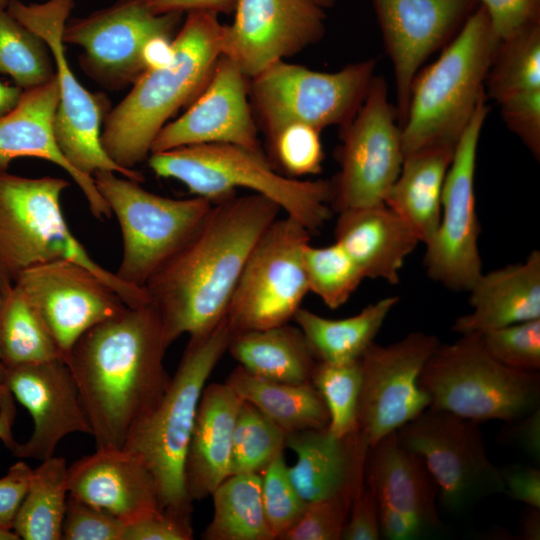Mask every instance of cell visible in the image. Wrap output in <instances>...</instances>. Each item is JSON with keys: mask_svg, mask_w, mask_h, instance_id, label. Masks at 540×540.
Here are the masks:
<instances>
[{"mask_svg": "<svg viewBox=\"0 0 540 540\" xmlns=\"http://www.w3.org/2000/svg\"><path fill=\"white\" fill-rule=\"evenodd\" d=\"M281 208L256 193L213 203L190 239L148 280L166 345L214 328L257 240Z\"/></svg>", "mask_w": 540, "mask_h": 540, "instance_id": "6da1fadb", "label": "cell"}, {"mask_svg": "<svg viewBox=\"0 0 540 540\" xmlns=\"http://www.w3.org/2000/svg\"><path fill=\"white\" fill-rule=\"evenodd\" d=\"M159 315L149 303L126 307L84 333L67 364L96 448H122L135 424L164 394L169 376Z\"/></svg>", "mask_w": 540, "mask_h": 540, "instance_id": "7a4b0ae2", "label": "cell"}, {"mask_svg": "<svg viewBox=\"0 0 540 540\" xmlns=\"http://www.w3.org/2000/svg\"><path fill=\"white\" fill-rule=\"evenodd\" d=\"M223 30L217 14L187 13L168 56L151 65L105 117L101 144L116 164L134 170L147 160L168 119L202 92L221 56Z\"/></svg>", "mask_w": 540, "mask_h": 540, "instance_id": "3957f363", "label": "cell"}, {"mask_svg": "<svg viewBox=\"0 0 540 540\" xmlns=\"http://www.w3.org/2000/svg\"><path fill=\"white\" fill-rule=\"evenodd\" d=\"M232 331L224 317L211 330L189 336L174 375L157 404L132 428L123 448L152 475L160 507L191 518L185 460L202 392L227 352Z\"/></svg>", "mask_w": 540, "mask_h": 540, "instance_id": "277c9868", "label": "cell"}, {"mask_svg": "<svg viewBox=\"0 0 540 540\" xmlns=\"http://www.w3.org/2000/svg\"><path fill=\"white\" fill-rule=\"evenodd\" d=\"M150 169L175 179L190 193L219 202L244 188L276 203L311 234L331 218L330 180H301L281 174L262 149L226 144H200L152 152Z\"/></svg>", "mask_w": 540, "mask_h": 540, "instance_id": "5b68a950", "label": "cell"}, {"mask_svg": "<svg viewBox=\"0 0 540 540\" xmlns=\"http://www.w3.org/2000/svg\"><path fill=\"white\" fill-rule=\"evenodd\" d=\"M69 185L63 178H30L0 170V290L31 267L68 260L106 281L128 307L149 304L144 288L123 282L99 265L74 236L61 207Z\"/></svg>", "mask_w": 540, "mask_h": 540, "instance_id": "8992f818", "label": "cell"}, {"mask_svg": "<svg viewBox=\"0 0 540 540\" xmlns=\"http://www.w3.org/2000/svg\"><path fill=\"white\" fill-rule=\"evenodd\" d=\"M499 43L481 5L438 59L416 74L401 125L404 156L424 147L456 145L485 93Z\"/></svg>", "mask_w": 540, "mask_h": 540, "instance_id": "52a82bcc", "label": "cell"}, {"mask_svg": "<svg viewBox=\"0 0 540 540\" xmlns=\"http://www.w3.org/2000/svg\"><path fill=\"white\" fill-rule=\"evenodd\" d=\"M431 408L476 422L518 420L540 408V374L507 367L484 348L480 335L439 344L419 376Z\"/></svg>", "mask_w": 540, "mask_h": 540, "instance_id": "ba28073f", "label": "cell"}, {"mask_svg": "<svg viewBox=\"0 0 540 540\" xmlns=\"http://www.w3.org/2000/svg\"><path fill=\"white\" fill-rule=\"evenodd\" d=\"M375 59L355 62L336 72L278 61L249 79L254 118L267 139L292 124L319 131L347 125L363 104L373 80Z\"/></svg>", "mask_w": 540, "mask_h": 540, "instance_id": "9c48e42d", "label": "cell"}, {"mask_svg": "<svg viewBox=\"0 0 540 540\" xmlns=\"http://www.w3.org/2000/svg\"><path fill=\"white\" fill-rule=\"evenodd\" d=\"M93 179L120 226L122 256L115 274L139 288L190 239L213 205L199 196L154 194L112 171L96 172Z\"/></svg>", "mask_w": 540, "mask_h": 540, "instance_id": "30bf717a", "label": "cell"}, {"mask_svg": "<svg viewBox=\"0 0 540 540\" xmlns=\"http://www.w3.org/2000/svg\"><path fill=\"white\" fill-rule=\"evenodd\" d=\"M182 14H155L143 0H118L67 20L62 39L81 47L82 69L100 85L120 89L164 60Z\"/></svg>", "mask_w": 540, "mask_h": 540, "instance_id": "8fae6325", "label": "cell"}, {"mask_svg": "<svg viewBox=\"0 0 540 540\" xmlns=\"http://www.w3.org/2000/svg\"><path fill=\"white\" fill-rule=\"evenodd\" d=\"M73 7L74 0H47L36 4L9 0L6 9L40 36L50 49L59 91L54 131L69 163L88 177L99 171H112L141 183L144 176L140 171L119 166L104 151L101 126L106 117V99L84 88L69 66L62 35Z\"/></svg>", "mask_w": 540, "mask_h": 540, "instance_id": "7c38bea8", "label": "cell"}, {"mask_svg": "<svg viewBox=\"0 0 540 540\" xmlns=\"http://www.w3.org/2000/svg\"><path fill=\"white\" fill-rule=\"evenodd\" d=\"M395 433L399 443L424 462L437 487V503L446 513L463 515L486 498L505 493L478 422L429 407Z\"/></svg>", "mask_w": 540, "mask_h": 540, "instance_id": "4fadbf2b", "label": "cell"}, {"mask_svg": "<svg viewBox=\"0 0 540 540\" xmlns=\"http://www.w3.org/2000/svg\"><path fill=\"white\" fill-rule=\"evenodd\" d=\"M311 233L295 219H275L252 248L225 318L232 333L289 323L309 292L303 250Z\"/></svg>", "mask_w": 540, "mask_h": 540, "instance_id": "5bb4252c", "label": "cell"}, {"mask_svg": "<svg viewBox=\"0 0 540 540\" xmlns=\"http://www.w3.org/2000/svg\"><path fill=\"white\" fill-rule=\"evenodd\" d=\"M397 112L388 101L387 85L374 77L354 118L341 127L337 149L339 172L330 180L337 213L384 202L404 160Z\"/></svg>", "mask_w": 540, "mask_h": 540, "instance_id": "9a60e30c", "label": "cell"}, {"mask_svg": "<svg viewBox=\"0 0 540 540\" xmlns=\"http://www.w3.org/2000/svg\"><path fill=\"white\" fill-rule=\"evenodd\" d=\"M489 108L484 93L458 139L441 198V217L423 259L430 279L452 291H469L482 274L475 168L480 133Z\"/></svg>", "mask_w": 540, "mask_h": 540, "instance_id": "2e32d148", "label": "cell"}, {"mask_svg": "<svg viewBox=\"0 0 540 540\" xmlns=\"http://www.w3.org/2000/svg\"><path fill=\"white\" fill-rule=\"evenodd\" d=\"M439 344L435 335L412 332L387 346L373 342L359 358L358 425L370 446L430 407L419 376Z\"/></svg>", "mask_w": 540, "mask_h": 540, "instance_id": "e0dca14e", "label": "cell"}, {"mask_svg": "<svg viewBox=\"0 0 540 540\" xmlns=\"http://www.w3.org/2000/svg\"><path fill=\"white\" fill-rule=\"evenodd\" d=\"M14 284L40 314L66 363L84 333L127 307L106 281L68 260L31 267Z\"/></svg>", "mask_w": 540, "mask_h": 540, "instance_id": "ac0fdd59", "label": "cell"}, {"mask_svg": "<svg viewBox=\"0 0 540 540\" xmlns=\"http://www.w3.org/2000/svg\"><path fill=\"white\" fill-rule=\"evenodd\" d=\"M233 13L221 55L249 79L317 43L325 31L323 8L311 0H238Z\"/></svg>", "mask_w": 540, "mask_h": 540, "instance_id": "d6986e66", "label": "cell"}, {"mask_svg": "<svg viewBox=\"0 0 540 540\" xmlns=\"http://www.w3.org/2000/svg\"><path fill=\"white\" fill-rule=\"evenodd\" d=\"M213 143L261 149L249 98V78L223 55L185 113L159 131L151 153Z\"/></svg>", "mask_w": 540, "mask_h": 540, "instance_id": "ffe728a7", "label": "cell"}, {"mask_svg": "<svg viewBox=\"0 0 540 540\" xmlns=\"http://www.w3.org/2000/svg\"><path fill=\"white\" fill-rule=\"evenodd\" d=\"M2 383L33 420V431L12 452L16 457L43 461L54 455L67 435H91L74 376L64 360L5 368Z\"/></svg>", "mask_w": 540, "mask_h": 540, "instance_id": "44dd1931", "label": "cell"}, {"mask_svg": "<svg viewBox=\"0 0 540 540\" xmlns=\"http://www.w3.org/2000/svg\"><path fill=\"white\" fill-rule=\"evenodd\" d=\"M472 0H373L394 67L397 118L402 125L412 82L424 61L459 26Z\"/></svg>", "mask_w": 540, "mask_h": 540, "instance_id": "7402d4cb", "label": "cell"}, {"mask_svg": "<svg viewBox=\"0 0 540 540\" xmlns=\"http://www.w3.org/2000/svg\"><path fill=\"white\" fill-rule=\"evenodd\" d=\"M58 101L56 73L49 82L24 90L18 105L0 119V170H7L14 159L21 157L54 163L77 184L95 218H110V207L93 177L78 172L59 148L54 131Z\"/></svg>", "mask_w": 540, "mask_h": 540, "instance_id": "603a6c76", "label": "cell"}, {"mask_svg": "<svg viewBox=\"0 0 540 540\" xmlns=\"http://www.w3.org/2000/svg\"><path fill=\"white\" fill-rule=\"evenodd\" d=\"M69 494L129 523L160 509L158 491L143 461L125 448H96L68 467ZM162 509V508H161Z\"/></svg>", "mask_w": 540, "mask_h": 540, "instance_id": "cb8c5ba5", "label": "cell"}, {"mask_svg": "<svg viewBox=\"0 0 540 540\" xmlns=\"http://www.w3.org/2000/svg\"><path fill=\"white\" fill-rule=\"evenodd\" d=\"M285 446L296 454L289 476L306 502L353 497L364 479L370 445L360 430L344 437L327 428L295 431L286 435Z\"/></svg>", "mask_w": 540, "mask_h": 540, "instance_id": "d4e9b609", "label": "cell"}, {"mask_svg": "<svg viewBox=\"0 0 540 540\" xmlns=\"http://www.w3.org/2000/svg\"><path fill=\"white\" fill-rule=\"evenodd\" d=\"M334 236L364 279H382L390 284L399 282L405 259L421 243L385 202L339 212Z\"/></svg>", "mask_w": 540, "mask_h": 540, "instance_id": "484cf974", "label": "cell"}, {"mask_svg": "<svg viewBox=\"0 0 540 540\" xmlns=\"http://www.w3.org/2000/svg\"><path fill=\"white\" fill-rule=\"evenodd\" d=\"M241 403L226 382L205 386L185 460V485L192 501L210 497L232 474L233 433Z\"/></svg>", "mask_w": 540, "mask_h": 540, "instance_id": "4316f807", "label": "cell"}, {"mask_svg": "<svg viewBox=\"0 0 540 540\" xmlns=\"http://www.w3.org/2000/svg\"><path fill=\"white\" fill-rule=\"evenodd\" d=\"M472 312L455 319L451 329L477 334L540 318V252L523 262L483 273L470 288Z\"/></svg>", "mask_w": 540, "mask_h": 540, "instance_id": "83f0119b", "label": "cell"}, {"mask_svg": "<svg viewBox=\"0 0 540 540\" xmlns=\"http://www.w3.org/2000/svg\"><path fill=\"white\" fill-rule=\"evenodd\" d=\"M364 477L377 503L408 515L426 532L441 527L436 484L422 459L405 449L395 432L369 447Z\"/></svg>", "mask_w": 540, "mask_h": 540, "instance_id": "f1b7e54d", "label": "cell"}, {"mask_svg": "<svg viewBox=\"0 0 540 540\" xmlns=\"http://www.w3.org/2000/svg\"><path fill=\"white\" fill-rule=\"evenodd\" d=\"M455 146L434 145L406 154L384 200L412 228L421 243L427 244L439 226L442 190Z\"/></svg>", "mask_w": 540, "mask_h": 540, "instance_id": "f546056e", "label": "cell"}, {"mask_svg": "<svg viewBox=\"0 0 540 540\" xmlns=\"http://www.w3.org/2000/svg\"><path fill=\"white\" fill-rule=\"evenodd\" d=\"M227 352L248 372L288 384L311 383L318 362L301 329L289 323L232 333Z\"/></svg>", "mask_w": 540, "mask_h": 540, "instance_id": "4dcf8cb0", "label": "cell"}, {"mask_svg": "<svg viewBox=\"0 0 540 540\" xmlns=\"http://www.w3.org/2000/svg\"><path fill=\"white\" fill-rule=\"evenodd\" d=\"M226 383L241 400L255 406L286 434L329 425L328 409L312 383L275 382L258 377L239 365Z\"/></svg>", "mask_w": 540, "mask_h": 540, "instance_id": "1f68e13d", "label": "cell"}, {"mask_svg": "<svg viewBox=\"0 0 540 540\" xmlns=\"http://www.w3.org/2000/svg\"><path fill=\"white\" fill-rule=\"evenodd\" d=\"M399 297L369 304L356 315L330 319L299 308L293 320L303 332L318 361L342 364L358 360L374 342Z\"/></svg>", "mask_w": 540, "mask_h": 540, "instance_id": "d6a6232c", "label": "cell"}, {"mask_svg": "<svg viewBox=\"0 0 540 540\" xmlns=\"http://www.w3.org/2000/svg\"><path fill=\"white\" fill-rule=\"evenodd\" d=\"M213 516L204 540H274L264 515L260 473L226 478L212 493Z\"/></svg>", "mask_w": 540, "mask_h": 540, "instance_id": "836d02e7", "label": "cell"}, {"mask_svg": "<svg viewBox=\"0 0 540 540\" xmlns=\"http://www.w3.org/2000/svg\"><path fill=\"white\" fill-rule=\"evenodd\" d=\"M0 358L5 368L65 360L40 314L15 284L0 290Z\"/></svg>", "mask_w": 540, "mask_h": 540, "instance_id": "e575fe53", "label": "cell"}, {"mask_svg": "<svg viewBox=\"0 0 540 540\" xmlns=\"http://www.w3.org/2000/svg\"><path fill=\"white\" fill-rule=\"evenodd\" d=\"M68 495L66 460H43L32 472L12 530L24 540H61Z\"/></svg>", "mask_w": 540, "mask_h": 540, "instance_id": "d590c367", "label": "cell"}, {"mask_svg": "<svg viewBox=\"0 0 540 540\" xmlns=\"http://www.w3.org/2000/svg\"><path fill=\"white\" fill-rule=\"evenodd\" d=\"M485 84L488 95L499 103L514 94L540 90L539 22L499 43Z\"/></svg>", "mask_w": 540, "mask_h": 540, "instance_id": "8d00e7d4", "label": "cell"}, {"mask_svg": "<svg viewBox=\"0 0 540 540\" xmlns=\"http://www.w3.org/2000/svg\"><path fill=\"white\" fill-rule=\"evenodd\" d=\"M0 73L10 76L23 90L49 82L55 65L46 42L0 9Z\"/></svg>", "mask_w": 540, "mask_h": 540, "instance_id": "74e56055", "label": "cell"}, {"mask_svg": "<svg viewBox=\"0 0 540 540\" xmlns=\"http://www.w3.org/2000/svg\"><path fill=\"white\" fill-rule=\"evenodd\" d=\"M362 382L360 360L342 364L318 361L311 383L320 393L329 413L328 431L344 437L359 430L358 402Z\"/></svg>", "mask_w": 540, "mask_h": 540, "instance_id": "f35d334b", "label": "cell"}, {"mask_svg": "<svg viewBox=\"0 0 540 540\" xmlns=\"http://www.w3.org/2000/svg\"><path fill=\"white\" fill-rule=\"evenodd\" d=\"M286 435L255 406L242 400L233 433L232 474L260 473L284 452Z\"/></svg>", "mask_w": 540, "mask_h": 540, "instance_id": "ab89813d", "label": "cell"}, {"mask_svg": "<svg viewBox=\"0 0 540 540\" xmlns=\"http://www.w3.org/2000/svg\"><path fill=\"white\" fill-rule=\"evenodd\" d=\"M303 261L309 292L337 309L344 305L364 279L360 269L337 243L315 247L308 243Z\"/></svg>", "mask_w": 540, "mask_h": 540, "instance_id": "60d3db41", "label": "cell"}, {"mask_svg": "<svg viewBox=\"0 0 540 540\" xmlns=\"http://www.w3.org/2000/svg\"><path fill=\"white\" fill-rule=\"evenodd\" d=\"M318 129L305 124L284 127L266 140L268 159L283 175L299 179L322 171L324 152Z\"/></svg>", "mask_w": 540, "mask_h": 540, "instance_id": "b9f144b4", "label": "cell"}, {"mask_svg": "<svg viewBox=\"0 0 540 540\" xmlns=\"http://www.w3.org/2000/svg\"><path fill=\"white\" fill-rule=\"evenodd\" d=\"M261 495L268 528L280 539L303 515L307 502L294 487L284 452L276 456L261 472Z\"/></svg>", "mask_w": 540, "mask_h": 540, "instance_id": "7bdbcfd3", "label": "cell"}, {"mask_svg": "<svg viewBox=\"0 0 540 540\" xmlns=\"http://www.w3.org/2000/svg\"><path fill=\"white\" fill-rule=\"evenodd\" d=\"M485 350L501 364L522 371L540 369V318L480 335Z\"/></svg>", "mask_w": 540, "mask_h": 540, "instance_id": "ee69618b", "label": "cell"}, {"mask_svg": "<svg viewBox=\"0 0 540 540\" xmlns=\"http://www.w3.org/2000/svg\"><path fill=\"white\" fill-rule=\"evenodd\" d=\"M353 497L307 502L298 522L279 540H340Z\"/></svg>", "mask_w": 540, "mask_h": 540, "instance_id": "f6af8a7d", "label": "cell"}, {"mask_svg": "<svg viewBox=\"0 0 540 540\" xmlns=\"http://www.w3.org/2000/svg\"><path fill=\"white\" fill-rule=\"evenodd\" d=\"M125 523L108 511L68 495L62 525L64 540H122Z\"/></svg>", "mask_w": 540, "mask_h": 540, "instance_id": "bcb514c9", "label": "cell"}, {"mask_svg": "<svg viewBox=\"0 0 540 540\" xmlns=\"http://www.w3.org/2000/svg\"><path fill=\"white\" fill-rule=\"evenodd\" d=\"M501 115L533 156H540V90L511 95L500 102Z\"/></svg>", "mask_w": 540, "mask_h": 540, "instance_id": "7dc6e473", "label": "cell"}, {"mask_svg": "<svg viewBox=\"0 0 540 540\" xmlns=\"http://www.w3.org/2000/svg\"><path fill=\"white\" fill-rule=\"evenodd\" d=\"M191 518L164 509L151 511L125 524L122 540H191Z\"/></svg>", "mask_w": 540, "mask_h": 540, "instance_id": "c3c4849f", "label": "cell"}, {"mask_svg": "<svg viewBox=\"0 0 540 540\" xmlns=\"http://www.w3.org/2000/svg\"><path fill=\"white\" fill-rule=\"evenodd\" d=\"M490 28L501 42L538 21L539 0H480Z\"/></svg>", "mask_w": 540, "mask_h": 540, "instance_id": "681fc988", "label": "cell"}, {"mask_svg": "<svg viewBox=\"0 0 540 540\" xmlns=\"http://www.w3.org/2000/svg\"><path fill=\"white\" fill-rule=\"evenodd\" d=\"M343 540H378V505L365 482H360L353 495L347 521L342 531Z\"/></svg>", "mask_w": 540, "mask_h": 540, "instance_id": "f907efd6", "label": "cell"}, {"mask_svg": "<svg viewBox=\"0 0 540 540\" xmlns=\"http://www.w3.org/2000/svg\"><path fill=\"white\" fill-rule=\"evenodd\" d=\"M32 472L33 469L24 461H18L11 465L7 473L0 478V528L12 530Z\"/></svg>", "mask_w": 540, "mask_h": 540, "instance_id": "816d5d0a", "label": "cell"}, {"mask_svg": "<svg viewBox=\"0 0 540 540\" xmlns=\"http://www.w3.org/2000/svg\"><path fill=\"white\" fill-rule=\"evenodd\" d=\"M505 493L528 507L540 509V470L532 466L509 465L500 469Z\"/></svg>", "mask_w": 540, "mask_h": 540, "instance_id": "f5cc1de1", "label": "cell"}, {"mask_svg": "<svg viewBox=\"0 0 540 540\" xmlns=\"http://www.w3.org/2000/svg\"><path fill=\"white\" fill-rule=\"evenodd\" d=\"M378 505L380 538L387 540H411L425 535L424 528L408 515L385 504Z\"/></svg>", "mask_w": 540, "mask_h": 540, "instance_id": "db71d44e", "label": "cell"}, {"mask_svg": "<svg viewBox=\"0 0 540 540\" xmlns=\"http://www.w3.org/2000/svg\"><path fill=\"white\" fill-rule=\"evenodd\" d=\"M507 438L533 461L540 462V408L509 422Z\"/></svg>", "mask_w": 540, "mask_h": 540, "instance_id": "11a10c76", "label": "cell"}, {"mask_svg": "<svg viewBox=\"0 0 540 540\" xmlns=\"http://www.w3.org/2000/svg\"><path fill=\"white\" fill-rule=\"evenodd\" d=\"M155 14H183L204 11L214 14L233 13L238 0H143Z\"/></svg>", "mask_w": 540, "mask_h": 540, "instance_id": "9f6ffc18", "label": "cell"}, {"mask_svg": "<svg viewBox=\"0 0 540 540\" xmlns=\"http://www.w3.org/2000/svg\"><path fill=\"white\" fill-rule=\"evenodd\" d=\"M16 416L14 397L9 389L0 383V440L13 452L19 442L13 435V424Z\"/></svg>", "mask_w": 540, "mask_h": 540, "instance_id": "6f0895ef", "label": "cell"}, {"mask_svg": "<svg viewBox=\"0 0 540 540\" xmlns=\"http://www.w3.org/2000/svg\"><path fill=\"white\" fill-rule=\"evenodd\" d=\"M24 90L16 85L0 81V119L10 113L19 103Z\"/></svg>", "mask_w": 540, "mask_h": 540, "instance_id": "680465c9", "label": "cell"}, {"mask_svg": "<svg viewBox=\"0 0 540 540\" xmlns=\"http://www.w3.org/2000/svg\"><path fill=\"white\" fill-rule=\"evenodd\" d=\"M521 531L523 539H540V509L529 507L522 518Z\"/></svg>", "mask_w": 540, "mask_h": 540, "instance_id": "91938a15", "label": "cell"}, {"mask_svg": "<svg viewBox=\"0 0 540 540\" xmlns=\"http://www.w3.org/2000/svg\"><path fill=\"white\" fill-rule=\"evenodd\" d=\"M19 536L12 530L0 528V540H19Z\"/></svg>", "mask_w": 540, "mask_h": 540, "instance_id": "94428289", "label": "cell"}, {"mask_svg": "<svg viewBox=\"0 0 540 540\" xmlns=\"http://www.w3.org/2000/svg\"><path fill=\"white\" fill-rule=\"evenodd\" d=\"M321 8L331 7L337 0H311Z\"/></svg>", "mask_w": 540, "mask_h": 540, "instance_id": "6125c7cd", "label": "cell"}, {"mask_svg": "<svg viewBox=\"0 0 540 540\" xmlns=\"http://www.w3.org/2000/svg\"><path fill=\"white\" fill-rule=\"evenodd\" d=\"M0 300H1V295H0ZM4 373H5V367L3 366L1 362V358H0V383H2L3 381Z\"/></svg>", "mask_w": 540, "mask_h": 540, "instance_id": "be15d7a7", "label": "cell"}, {"mask_svg": "<svg viewBox=\"0 0 540 540\" xmlns=\"http://www.w3.org/2000/svg\"><path fill=\"white\" fill-rule=\"evenodd\" d=\"M8 3H9V0H0V9H6Z\"/></svg>", "mask_w": 540, "mask_h": 540, "instance_id": "e7e4bbea", "label": "cell"}]
</instances>
